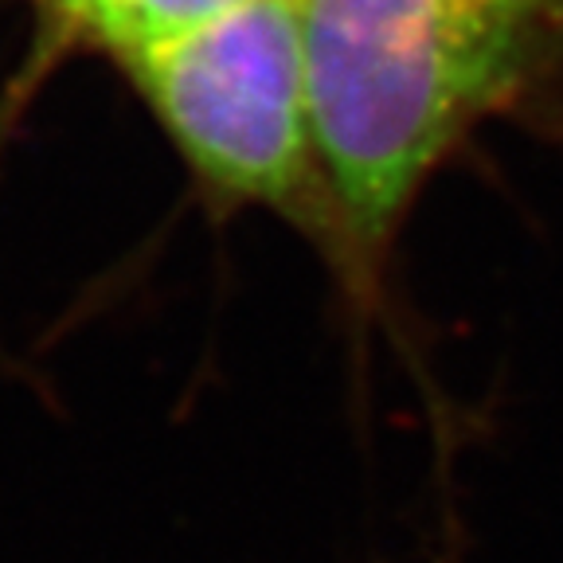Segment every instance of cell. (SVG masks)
I'll use <instances>...</instances> for the list:
<instances>
[{"label": "cell", "instance_id": "obj_2", "mask_svg": "<svg viewBox=\"0 0 563 563\" xmlns=\"http://www.w3.org/2000/svg\"><path fill=\"white\" fill-rule=\"evenodd\" d=\"M122 67L216 192L309 216L313 133L298 0H231L141 44Z\"/></svg>", "mask_w": 563, "mask_h": 563}, {"label": "cell", "instance_id": "obj_1", "mask_svg": "<svg viewBox=\"0 0 563 563\" xmlns=\"http://www.w3.org/2000/svg\"><path fill=\"white\" fill-rule=\"evenodd\" d=\"M317 168L379 255L442 153L563 47V0H298Z\"/></svg>", "mask_w": 563, "mask_h": 563}, {"label": "cell", "instance_id": "obj_3", "mask_svg": "<svg viewBox=\"0 0 563 563\" xmlns=\"http://www.w3.org/2000/svg\"><path fill=\"white\" fill-rule=\"evenodd\" d=\"M70 27L87 32L122 59L141 44L211 16L231 0H52Z\"/></svg>", "mask_w": 563, "mask_h": 563}]
</instances>
